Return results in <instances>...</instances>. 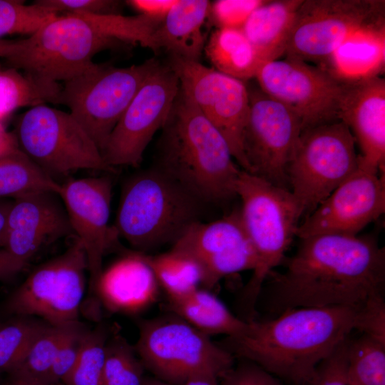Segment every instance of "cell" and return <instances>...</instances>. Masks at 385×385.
I'll use <instances>...</instances> for the list:
<instances>
[{
    "label": "cell",
    "mask_w": 385,
    "mask_h": 385,
    "mask_svg": "<svg viewBox=\"0 0 385 385\" xmlns=\"http://www.w3.org/2000/svg\"><path fill=\"white\" fill-rule=\"evenodd\" d=\"M301 240L287 271L272 272L260 294L271 317L297 308L357 307L385 294V251L375 238L322 234Z\"/></svg>",
    "instance_id": "obj_1"
},
{
    "label": "cell",
    "mask_w": 385,
    "mask_h": 385,
    "mask_svg": "<svg viewBox=\"0 0 385 385\" xmlns=\"http://www.w3.org/2000/svg\"><path fill=\"white\" fill-rule=\"evenodd\" d=\"M357 307L297 308L269 319H256L241 334L227 337L222 346L286 385H304L354 330Z\"/></svg>",
    "instance_id": "obj_2"
},
{
    "label": "cell",
    "mask_w": 385,
    "mask_h": 385,
    "mask_svg": "<svg viewBox=\"0 0 385 385\" xmlns=\"http://www.w3.org/2000/svg\"><path fill=\"white\" fill-rule=\"evenodd\" d=\"M162 129L157 167L203 203L237 196L242 169L223 135L180 87Z\"/></svg>",
    "instance_id": "obj_3"
},
{
    "label": "cell",
    "mask_w": 385,
    "mask_h": 385,
    "mask_svg": "<svg viewBox=\"0 0 385 385\" xmlns=\"http://www.w3.org/2000/svg\"><path fill=\"white\" fill-rule=\"evenodd\" d=\"M202 203L156 166L125 182L113 226L119 237L140 251L173 245L199 221Z\"/></svg>",
    "instance_id": "obj_4"
},
{
    "label": "cell",
    "mask_w": 385,
    "mask_h": 385,
    "mask_svg": "<svg viewBox=\"0 0 385 385\" xmlns=\"http://www.w3.org/2000/svg\"><path fill=\"white\" fill-rule=\"evenodd\" d=\"M236 193L242 202L240 217L256 256L252 276L240 296L243 319H255L262 288L272 270L284 260L302 218L290 190L240 171Z\"/></svg>",
    "instance_id": "obj_5"
},
{
    "label": "cell",
    "mask_w": 385,
    "mask_h": 385,
    "mask_svg": "<svg viewBox=\"0 0 385 385\" xmlns=\"http://www.w3.org/2000/svg\"><path fill=\"white\" fill-rule=\"evenodd\" d=\"M135 349L155 378L173 385L202 374L221 380L235 365L230 352L177 315L143 323Z\"/></svg>",
    "instance_id": "obj_6"
},
{
    "label": "cell",
    "mask_w": 385,
    "mask_h": 385,
    "mask_svg": "<svg viewBox=\"0 0 385 385\" xmlns=\"http://www.w3.org/2000/svg\"><path fill=\"white\" fill-rule=\"evenodd\" d=\"M119 43L80 14L67 13L46 22L29 37L15 41L6 60L26 73L65 82L93 66L97 53Z\"/></svg>",
    "instance_id": "obj_7"
},
{
    "label": "cell",
    "mask_w": 385,
    "mask_h": 385,
    "mask_svg": "<svg viewBox=\"0 0 385 385\" xmlns=\"http://www.w3.org/2000/svg\"><path fill=\"white\" fill-rule=\"evenodd\" d=\"M355 142L341 120L302 131L287 170L302 217L309 215L358 169Z\"/></svg>",
    "instance_id": "obj_8"
},
{
    "label": "cell",
    "mask_w": 385,
    "mask_h": 385,
    "mask_svg": "<svg viewBox=\"0 0 385 385\" xmlns=\"http://www.w3.org/2000/svg\"><path fill=\"white\" fill-rule=\"evenodd\" d=\"M159 63L154 58L125 68L94 63L65 81L59 103L68 107L101 153L133 97Z\"/></svg>",
    "instance_id": "obj_9"
},
{
    "label": "cell",
    "mask_w": 385,
    "mask_h": 385,
    "mask_svg": "<svg viewBox=\"0 0 385 385\" xmlns=\"http://www.w3.org/2000/svg\"><path fill=\"white\" fill-rule=\"evenodd\" d=\"M14 133L20 149L53 180L79 170H115L70 113L46 104L31 107Z\"/></svg>",
    "instance_id": "obj_10"
},
{
    "label": "cell",
    "mask_w": 385,
    "mask_h": 385,
    "mask_svg": "<svg viewBox=\"0 0 385 385\" xmlns=\"http://www.w3.org/2000/svg\"><path fill=\"white\" fill-rule=\"evenodd\" d=\"M384 1L303 0L297 10L284 54L324 64L353 33L384 21Z\"/></svg>",
    "instance_id": "obj_11"
},
{
    "label": "cell",
    "mask_w": 385,
    "mask_h": 385,
    "mask_svg": "<svg viewBox=\"0 0 385 385\" xmlns=\"http://www.w3.org/2000/svg\"><path fill=\"white\" fill-rule=\"evenodd\" d=\"M247 88L250 113L242 137L247 173L290 190L287 170L302 131L301 120L260 87Z\"/></svg>",
    "instance_id": "obj_12"
},
{
    "label": "cell",
    "mask_w": 385,
    "mask_h": 385,
    "mask_svg": "<svg viewBox=\"0 0 385 385\" xmlns=\"http://www.w3.org/2000/svg\"><path fill=\"white\" fill-rule=\"evenodd\" d=\"M255 78L264 93L297 115L302 130L340 120L347 83L321 67L286 57L264 62Z\"/></svg>",
    "instance_id": "obj_13"
},
{
    "label": "cell",
    "mask_w": 385,
    "mask_h": 385,
    "mask_svg": "<svg viewBox=\"0 0 385 385\" xmlns=\"http://www.w3.org/2000/svg\"><path fill=\"white\" fill-rule=\"evenodd\" d=\"M88 262L78 238L61 255L36 267L16 289L9 309L38 316L51 325L77 321Z\"/></svg>",
    "instance_id": "obj_14"
},
{
    "label": "cell",
    "mask_w": 385,
    "mask_h": 385,
    "mask_svg": "<svg viewBox=\"0 0 385 385\" xmlns=\"http://www.w3.org/2000/svg\"><path fill=\"white\" fill-rule=\"evenodd\" d=\"M168 66L176 73L180 88L223 135L235 162L248 172L242 148L250 113L249 92L245 81L197 61L170 56Z\"/></svg>",
    "instance_id": "obj_15"
},
{
    "label": "cell",
    "mask_w": 385,
    "mask_h": 385,
    "mask_svg": "<svg viewBox=\"0 0 385 385\" xmlns=\"http://www.w3.org/2000/svg\"><path fill=\"white\" fill-rule=\"evenodd\" d=\"M180 89L178 78L159 63L146 78L101 152L106 163L137 167L155 133L165 125Z\"/></svg>",
    "instance_id": "obj_16"
},
{
    "label": "cell",
    "mask_w": 385,
    "mask_h": 385,
    "mask_svg": "<svg viewBox=\"0 0 385 385\" xmlns=\"http://www.w3.org/2000/svg\"><path fill=\"white\" fill-rule=\"evenodd\" d=\"M171 249L192 258L202 271V285L214 287L224 277L253 270L256 256L243 227L240 210L210 222L192 224Z\"/></svg>",
    "instance_id": "obj_17"
},
{
    "label": "cell",
    "mask_w": 385,
    "mask_h": 385,
    "mask_svg": "<svg viewBox=\"0 0 385 385\" xmlns=\"http://www.w3.org/2000/svg\"><path fill=\"white\" fill-rule=\"evenodd\" d=\"M384 211V174L359 166L304 218L296 236L304 239L322 234L356 235Z\"/></svg>",
    "instance_id": "obj_18"
},
{
    "label": "cell",
    "mask_w": 385,
    "mask_h": 385,
    "mask_svg": "<svg viewBox=\"0 0 385 385\" xmlns=\"http://www.w3.org/2000/svg\"><path fill=\"white\" fill-rule=\"evenodd\" d=\"M112 180L108 176L71 178L61 184V197L73 233L86 252L90 285L94 289L106 254L115 249L120 237L109 225Z\"/></svg>",
    "instance_id": "obj_19"
},
{
    "label": "cell",
    "mask_w": 385,
    "mask_h": 385,
    "mask_svg": "<svg viewBox=\"0 0 385 385\" xmlns=\"http://www.w3.org/2000/svg\"><path fill=\"white\" fill-rule=\"evenodd\" d=\"M72 233L58 193L31 192L12 200L3 249L28 264L42 247Z\"/></svg>",
    "instance_id": "obj_20"
},
{
    "label": "cell",
    "mask_w": 385,
    "mask_h": 385,
    "mask_svg": "<svg viewBox=\"0 0 385 385\" xmlns=\"http://www.w3.org/2000/svg\"><path fill=\"white\" fill-rule=\"evenodd\" d=\"M340 120L345 123L360 146L359 166L384 174L385 81L374 76L347 83Z\"/></svg>",
    "instance_id": "obj_21"
},
{
    "label": "cell",
    "mask_w": 385,
    "mask_h": 385,
    "mask_svg": "<svg viewBox=\"0 0 385 385\" xmlns=\"http://www.w3.org/2000/svg\"><path fill=\"white\" fill-rule=\"evenodd\" d=\"M160 287L149 255L139 252L125 254L102 270L94 290L108 310L130 314L153 306Z\"/></svg>",
    "instance_id": "obj_22"
},
{
    "label": "cell",
    "mask_w": 385,
    "mask_h": 385,
    "mask_svg": "<svg viewBox=\"0 0 385 385\" xmlns=\"http://www.w3.org/2000/svg\"><path fill=\"white\" fill-rule=\"evenodd\" d=\"M210 7L207 0H177L153 34L156 51L163 48L170 56L199 61Z\"/></svg>",
    "instance_id": "obj_23"
},
{
    "label": "cell",
    "mask_w": 385,
    "mask_h": 385,
    "mask_svg": "<svg viewBox=\"0 0 385 385\" xmlns=\"http://www.w3.org/2000/svg\"><path fill=\"white\" fill-rule=\"evenodd\" d=\"M384 20L368 24L349 36L325 62L324 69L351 83L377 76L384 66Z\"/></svg>",
    "instance_id": "obj_24"
},
{
    "label": "cell",
    "mask_w": 385,
    "mask_h": 385,
    "mask_svg": "<svg viewBox=\"0 0 385 385\" xmlns=\"http://www.w3.org/2000/svg\"><path fill=\"white\" fill-rule=\"evenodd\" d=\"M303 0L266 1L241 29L263 62L284 54L288 38Z\"/></svg>",
    "instance_id": "obj_25"
},
{
    "label": "cell",
    "mask_w": 385,
    "mask_h": 385,
    "mask_svg": "<svg viewBox=\"0 0 385 385\" xmlns=\"http://www.w3.org/2000/svg\"><path fill=\"white\" fill-rule=\"evenodd\" d=\"M169 302L175 315L208 336L236 337L243 333L247 327V322L234 314L207 289L198 288Z\"/></svg>",
    "instance_id": "obj_26"
},
{
    "label": "cell",
    "mask_w": 385,
    "mask_h": 385,
    "mask_svg": "<svg viewBox=\"0 0 385 385\" xmlns=\"http://www.w3.org/2000/svg\"><path fill=\"white\" fill-rule=\"evenodd\" d=\"M204 50L215 69L242 81L255 78L264 63L242 29H217Z\"/></svg>",
    "instance_id": "obj_27"
},
{
    "label": "cell",
    "mask_w": 385,
    "mask_h": 385,
    "mask_svg": "<svg viewBox=\"0 0 385 385\" xmlns=\"http://www.w3.org/2000/svg\"><path fill=\"white\" fill-rule=\"evenodd\" d=\"M61 89L56 81L14 68L0 71V120L21 107L59 103Z\"/></svg>",
    "instance_id": "obj_28"
},
{
    "label": "cell",
    "mask_w": 385,
    "mask_h": 385,
    "mask_svg": "<svg viewBox=\"0 0 385 385\" xmlns=\"http://www.w3.org/2000/svg\"><path fill=\"white\" fill-rule=\"evenodd\" d=\"M61 184L47 175L21 149L0 160V199L38 191L58 194Z\"/></svg>",
    "instance_id": "obj_29"
},
{
    "label": "cell",
    "mask_w": 385,
    "mask_h": 385,
    "mask_svg": "<svg viewBox=\"0 0 385 385\" xmlns=\"http://www.w3.org/2000/svg\"><path fill=\"white\" fill-rule=\"evenodd\" d=\"M150 263L160 287L169 300L180 299L200 288L202 274L197 263L188 255L170 249L149 256Z\"/></svg>",
    "instance_id": "obj_30"
},
{
    "label": "cell",
    "mask_w": 385,
    "mask_h": 385,
    "mask_svg": "<svg viewBox=\"0 0 385 385\" xmlns=\"http://www.w3.org/2000/svg\"><path fill=\"white\" fill-rule=\"evenodd\" d=\"M346 385H385V344L361 334L347 341Z\"/></svg>",
    "instance_id": "obj_31"
},
{
    "label": "cell",
    "mask_w": 385,
    "mask_h": 385,
    "mask_svg": "<svg viewBox=\"0 0 385 385\" xmlns=\"http://www.w3.org/2000/svg\"><path fill=\"white\" fill-rule=\"evenodd\" d=\"M78 14L91 23L104 36L119 42L139 44L156 51L153 34L163 20L138 14Z\"/></svg>",
    "instance_id": "obj_32"
},
{
    "label": "cell",
    "mask_w": 385,
    "mask_h": 385,
    "mask_svg": "<svg viewBox=\"0 0 385 385\" xmlns=\"http://www.w3.org/2000/svg\"><path fill=\"white\" fill-rule=\"evenodd\" d=\"M72 322L61 325L48 324L19 365L9 374L47 384L58 348Z\"/></svg>",
    "instance_id": "obj_33"
},
{
    "label": "cell",
    "mask_w": 385,
    "mask_h": 385,
    "mask_svg": "<svg viewBox=\"0 0 385 385\" xmlns=\"http://www.w3.org/2000/svg\"><path fill=\"white\" fill-rule=\"evenodd\" d=\"M144 368L135 349L123 337L116 334L108 339L103 385H143Z\"/></svg>",
    "instance_id": "obj_34"
},
{
    "label": "cell",
    "mask_w": 385,
    "mask_h": 385,
    "mask_svg": "<svg viewBox=\"0 0 385 385\" xmlns=\"http://www.w3.org/2000/svg\"><path fill=\"white\" fill-rule=\"evenodd\" d=\"M107 341L106 330L101 328L89 330L74 366L61 384L103 385Z\"/></svg>",
    "instance_id": "obj_35"
},
{
    "label": "cell",
    "mask_w": 385,
    "mask_h": 385,
    "mask_svg": "<svg viewBox=\"0 0 385 385\" xmlns=\"http://www.w3.org/2000/svg\"><path fill=\"white\" fill-rule=\"evenodd\" d=\"M46 326L36 321L21 320L0 329V374H9L19 365Z\"/></svg>",
    "instance_id": "obj_36"
},
{
    "label": "cell",
    "mask_w": 385,
    "mask_h": 385,
    "mask_svg": "<svg viewBox=\"0 0 385 385\" xmlns=\"http://www.w3.org/2000/svg\"><path fill=\"white\" fill-rule=\"evenodd\" d=\"M58 16L34 3L0 0V38L11 34L31 35L42 25Z\"/></svg>",
    "instance_id": "obj_37"
},
{
    "label": "cell",
    "mask_w": 385,
    "mask_h": 385,
    "mask_svg": "<svg viewBox=\"0 0 385 385\" xmlns=\"http://www.w3.org/2000/svg\"><path fill=\"white\" fill-rule=\"evenodd\" d=\"M88 331L78 321L71 323L56 355L47 379L48 384L58 385L62 383L74 366Z\"/></svg>",
    "instance_id": "obj_38"
},
{
    "label": "cell",
    "mask_w": 385,
    "mask_h": 385,
    "mask_svg": "<svg viewBox=\"0 0 385 385\" xmlns=\"http://www.w3.org/2000/svg\"><path fill=\"white\" fill-rule=\"evenodd\" d=\"M354 327L385 344V294L371 296L357 307Z\"/></svg>",
    "instance_id": "obj_39"
},
{
    "label": "cell",
    "mask_w": 385,
    "mask_h": 385,
    "mask_svg": "<svg viewBox=\"0 0 385 385\" xmlns=\"http://www.w3.org/2000/svg\"><path fill=\"white\" fill-rule=\"evenodd\" d=\"M265 0H218L211 4L210 15L217 29H241L250 14Z\"/></svg>",
    "instance_id": "obj_40"
},
{
    "label": "cell",
    "mask_w": 385,
    "mask_h": 385,
    "mask_svg": "<svg viewBox=\"0 0 385 385\" xmlns=\"http://www.w3.org/2000/svg\"><path fill=\"white\" fill-rule=\"evenodd\" d=\"M34 3L58 14L59 11L91 14H120L123 2L115 0H37Z\"/></svg>",
    "instance_id": "obj_41"
},
{
    "label": "cell",
    "mask_w": 385,
    "mask_h": 385,
    "mask_svg": "<svg viewBox=\"0 0 385 385\" xmlns=\"http://www.w3.org/2000/svg\"><path fill=\"white\" fill-rule=\"evenodd\" d=\"M349 337L318 365L313 376L304 385H346V349Z\"/></svg>",
    "instance_id": "obj_42"
},
{
    "label": "cell",
    "mask_w": 385,
    "mask_h": 385,
    "mask_svg": "<svg viewBox=\"0 0 385 385\" xmlns=\"http://www.w3.org/2000/svg\"><path fill=\"white\" fill-rule=\"evenodd\" d=\"M269 374L257 365L243 360L221 379L220 385H265Z\"/></svg>",
    "instance_id": "obj_43"
},
{
    "label": "cell",
    "mask_w": 385,
    "mask_h": 385,
    "mask_svg": "<svg viewBox=\"0 0 385 385\" xmlns=\"http://www.w3.org/2000/svg\"><path fill=\"white\" fill-rule=\"evenodd\" d=\"M177 0H130L126 2L141 14L163 20Z\"/></svg>",
    "instance_id": "obj_44"
},
{
    "label": "cell",
    "mask_w": 385,
    "mask_h": 385,
    "mask_svg": "<svg viewBox=\"0 0 385 385\" xmlns=\"http://www.w3.org/2000/svg\"><path fill=\"white\" fill-rule=\"evenodd\" d=\"M27 264L13 257L3 248H0V279L13 276L21 272Z\"/></svg>",
    "instance_id": "obj_45"
},
{
    "label": "cell",
    "mask_w": 385,
    "mask_h": 385,
    "mask_svg": "<svg viewBox=\"0 0 385 385\" xmlns=\"http://www.w3.org/2000/svg\"><path fill=\"white\" fill-rule=\"evenodd\" d=\"M20 150L15 133L8 131L0 120V160Z\"/></svg>",
    "instance_id": "obj_46"
},
{
    "label": "cell",
    "mask_w": 385,
    "mask_h": 385,
    "mask_svg": "<svg viewBox=\"0 0 385 385\" xmlns=\"http://www.w3.org/2000/svg\"><path fill=\"white\" fill-rule=\"evenodd\" d=\"M12 204V200L0 199V248H3L8 215Z\"/></svg>",
    "instance_id": "obj_47"
},
{
    "label": "cell",
    "mask_w": 385,
    "mask_h": 385,
    "mask_svg": "<svg viewBox=\"0 0 385 385\" xmlns=\"http://www.w3.org/2000/svg\"><path fill=\"white\" fill-rule=\"evenodd\" d=\"M220 380L211 374H202L188 379L183 385H220Z\"/></svg>",
    "instance_id": "obj_48"
},
{
    "label": "cell",
    "mask_w": 385,
    "mask_h": 385,
    "mask_svg": "<svg viewBox=\"0 0 385 385\" xmlns=\"http://www.w3.org/2000/svg\"><path fill=\"white\" fill-rule=\"evenodd\" d=\"M4 385H51L38 381L9 374V379ZM58 385H62L61 384Z\"/></svg>",
    "instance_id": "obj_49"
},
{
    "label": "cell",
    "mask_w": 385,
    "mask_h": 385,
    "mask_svg": "<svg viewBox=\"0 0 385 385\" xmlns=\"http://www.w3.org/2000/svg\"><path fill=\"white\" fill-rule=\"evenodd\" d=\"M14 45L15 41L0 38V57L6 59L12 52Z\"/></svg>",
    "instance_id": "obj_50"
},
{
    "label": "cell",
    "mask_w": 385,
    "mask_h": 385,
    "mask_svg": "<svg viewBox=\"0 0 385 385\" xmlns=\"http://www.w3.org/2000/svg\"><path fill=\"white\" fill-rule=\"evenodd\" d=\"M143 385H173V384L165 382L164 381H162L155 377L153 379L145 378Z\"/></svg>",
    "instance_id": "obj_51"
}]
</instances>
